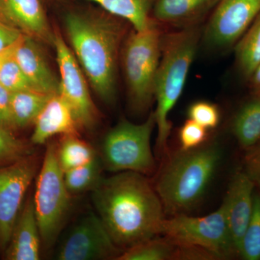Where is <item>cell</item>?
Segmentation results:
<instances>
[{"mask_svg":"<svg viewBox=\"0 0 260 260\" xmlns=\"http://www.w3.org/2000/svg\"><path fill=\"white\" fill-rule=\"evenodd\" d=\"M92 200L113 241L122 251L160 234L166 218L156 190L144 174L119 172L103 178Z\"/></svg>","mask_w":260,"mask_h":260,"instance_id":"1","label":"cell"},{"mask_svg":"<svg viewBox=\"0 0 260 260\" xmlns=\"http://www.w3.org/2000/svg\"><path fill=\"white\" fill-rule=\"evenodd\" d=\"M119 18L97 10H70L65 15L68 39L77 60L103 102L115 99L118 57L124 28Z\"/></svg>","mask_w":260,"mask_h":260,"instance_id":"2","label":"cell"},{"mask_svg":"<svg viewBox=\"0 0 260 260\" xmlns=\"http://www.w3.org/2000/svg\"><path fill=\"white\" fill-rule=\"evenodd\" d=\"M222 158L218 145L203 144L173 154L154 186L169 216L189 214L203 199Z\"/></svg>","mask_w":260,"mask_h":260,"instance_id":"3","label":"cell"},{"mask_svg":"<svg viewBox=\"0 0 260 260\" xmlns=\"http://www.w3.org/2000/svg\"><path fill=\"white\" fill-rule=\"evenodd\" d=\"M199 38L198 30L191 27L162 35L161 56L154 90L157 102L154 112L158 128L157 150L161 156L167 151L168 139L172 131L169 114L184 90Z\"/></svg>","mask_w":260,"mask_h":260,"instance_id":"4","label":"cell"},{"mask_svg":"<svg viewBox=\"0 0 260 260\" xmlns=\"http://www.w3.org/2000/svg\"><path fill=\"white\" fill-rule=\"evenodd\" d=\"M36 182L34 208L43 249L49 250L57 242L73 207V195L65 184L54 143L48 145Z\"/></svg>","mask_w":260,"mask_h":260,"instance_id":"5","label":"cell"},{"mask_svg":"<svg viewBox=\"0 0 260 260\" xmlns=\"http://www.w3.org/2000/svg\"><path fill=\"white\" fill-rule=\"evenodd\" d=\"M156 23L153 20L144 30L131 32L123 50V68L129 102L138 112L146 111L154 99L162 38Z\"/></svg>","mask_w":260,"mask_h":260,"instance_id":"6","label":"cell"},{"mask_svg":"<svg viewBox=\"0 0 260 260\" xmlns=\"http://www.w3.org/2000/svg\"><path fill=\"white\" fill-rule=\"evenodd\" d=\"M155 125L154 112L142 124L126 119L118 123L103 140L101 159L104 168L112 172L153 173L155 164L150 139Z\"/></svg>","mask_w":260,"mask_h":260,"instance_id":"7","label":"cell"},{"mask_svg":"<svg viewBox=\"0 0 260 260\" xmlns=\"http://www.w3.org/2000/svg\"><path fill=\"white\" fill-rule=\"evenodd\" d=\"M160 234L178 245L196 246L209 251L217 259L238 256L223 205L205 216L179 214L166 218Z\"/></svg>","mask_w":260,"mask_h":260,"instance_id":"8","label":"cell"},{"mask_svg":"<svg viewBox=\"0 0 260 260\" xmlns=\"http://www.w3.org/2000/svg\"><path fill=\"white\" fill-rule=\"evenodd\" d=\"M40 167L34 153L0 167V252L8 246L25 194Z\"/></svg>","mask_w":260,"mask_h":260,"instance_id":"9","label":"cell"},{"mask_svg":"<svg viewBox=\"0 0 260 260\" xmlns=\"http://www.w3.org/2000/svg\"><path fill=\"white\" fill-rule=\"evenodd\" d=\"M117 246L97 213L84 214L71 228L56 249L58 260L117 259Z\"/></svg>","mask_w":260,"mask_h":260,"instance_id":"10","label":"cell"},{"mask_svg":"<svg viewBox=\"0 0 260 260\" xmlns=\"http://www.w3.org/2000/svg\"><path fill=\"white\" fill-rule=\"evenodd\" d=\"M60 74L59 94L68 103L78 127L92 129L98 121V110L90 97L83 70L60 32L54 30V44Z\"/></svg>","mask_w":260,"mask_h":260,"instance_id":"11","label":"cell"},{"mask_svg":"<svg viewBox=\"0 0 260 260\" xmlns=\"http://www.w3.org/2000/svg\"><path fill=\"white\" fill-rule=\"evenodd\" d=\"M259 14L260 0H219L205 31L207 41L214 47H230Z\"/></svg>","mask_w":260,"mask_h":260,"instance_id":"12","label":"cell"},{"mask_svg":"<svg viewBox=\"0 0 260 260\" xmlns=\"http://www.w3.org/2000/svg\"><path fill=\"white\" fill-rule=\"evenodd\" d=\"M0 19L24 36L44 44H54V30L42 0H0Z\"/></svg>","mask_w":260,"mask_h":260,"instance_id":"13","label":"cell"},{"mask_svg":"<svg viewBox=\"0 0 260 260\" xmlns=\"http://www.w3.org/2000/svg\"><path fill=\"white\" fill-rule=\"evenodd\" d=\"M254 189L255 185L246 172L237 171L232 176L222 203L238 256L243 237L251 220Z\"/></svg>","mask_w":260,"mask_h":260,"instance_id":"14","label":"cell"},{"mask_svg":"<svg viewBox=\"0 0 260 260\" xmlns=\"http://www.w3.org/2000/svg\"><path fill=\"white\" fill-rule=\"evenodd\" d=\"M42 242L32 195L24 202L3 256L7 260H38Z\"/></svg>","mask_w":260,"mask_h":260,"instance_id":"15","label":"cell"},{"mask_svg":"<svg viewBox=\"0 0 260 260\" xmlns=\"http://www.w3.org/2000/svg\"><path fill=\"white\" fill-rule=\"evenodd\" d=\"M13 56L36 90L50 95L59 93L60 80L48 64L39 42L22 35L15 45Z\"/></svg>","mask_w":260,"mask_h":260,"instance_id":"16","label":"cell"},{"mask_svg":"<svg viewBox=\"0 0 260 260\" xmlns=\"http://www.w3.org/2000/svg\"><path fill=\"white\" fill-rule=\"evenodd\" d=\"M34 124V145L44 144L56 135H78L79 129L69 105L59 93L51 95Z\"/></svg>","mask_w":260,"mask_h":260,"instance_id":"17","label":"cell"},{"mask_svg":"<svg viewBox=\"0 0 260 260\" xmlns=\"http://www.w3.org/2000/svg\"><path fill=\"white\" fill-rule=\"evenodd\" d=\"M219 0H155L151 18L157 23L180 25L196 23L218 4Z\"/></svg>","mask_w":260,"mask_h":260,"instance_id":"18","label":"cell"},{"mask_svg":"<svg viewBox=\"0 0 260 260\" xmlns=\"http://www.w3.org/2000/svg\"><path fill=\"white\" fill-rule=\"evenodd\" d=\"M51 95H53L35 90L11 93L10 105L15 130L23 129L34 124Z\"/></svg>","mask_w":260,"mask_h":260,"instance_id":"19","label":"cell"},{"mask_svg":"<svg viewBox=\"0 0 260 260\" xmlns=\"http://www.w3.org/2000/svg\"><path fill=\"white\" fill-rule=\"evenodd\" d=\"M99 5L103 10L127 20L135 30L148 28L153 22L150 17L155 0H88Z\"/></svg>","mask_w":260,"mask_h":260,"instance_id":"20","label":"cell"},{"mask_svg":"<svg viewBox=\"0 0 260 260\" xmlns=\"http://www.w3.org/2000/svg\"><path fill=\"white\" fill-rule=\"evenodd\" d=\"M232 130L242 148H250L260 142V92L239 109L233 121Z\"/></svg>","mask_w":260,"mask_h":260,"instance_id":"21","label":"cell"},{"mask_svg":"<svg viewBox=\"0 0 260 260\" xmlns=\"http://www.w3.org/2000/svg\"><path fill=\"white\" fill-rule=\"evenodd\" d=\"M235 54L239 69L250 78L260 64V14L238 41Z\"/></svg>","mask_w":260,"mask_h":260,"instance_id":"22","label":"cell"},{"mask_svg":"<svg viewBox=\"0 0 260 260\" xmlns=\"http://www.w3.org/2000/svg\"><path fill=\"white\" fill-rule=\"evenodd\" d=\"M56 153L64 172L88 164L98 155L93 147L78 138V135H63L56 146Z\"/></svg>","mask_w":260,"mask_h":260,"instance_id":"23","label":"cell"},{"mask_svg":"<svg viewBox=\"0 0 260 260\" xmlns=\"http://www.w3.org/2000/svg\"><path fill=\"white\" fill-rule=\"evenodd\" d=\"M104 169L101 157L97 155L91 161L64 172L65 184L72 195L92 191L103 179Z\"/></svg>","mask_w":260,"mask_h":260,"instance_id":"24","label":"cell"},{"mask_svg":"<svg viewBox=\"0 0 260 260\" xmlns=\"http://www.w3.org/2000/svg\"><path fill=\"white\" fill-rule=\"evenodd\" d=\"M175 250L176 244L170 239L155 237L123 251L116 260L174 259Z\"/></svg>","mask_w":260,"mask_h":260,"instance_id":"25","label":"cell"},{"mask_svg":"<svg viewBox=\"0 0 260 260\" xmlns=\"http://www.w3.org/2000/svg\"><path fill=\"white\" fill-rule=\"evenodd\" d=\"M239 256L246 260H260V191H254L252 214L243 237Z\"/></svg>","mask_w":260,"mask_h":260,"instance_id":"26","label":"cell"},{"mask_svg":"<svg viewBox=\"0 0 260 260\" xmlns=\"http://www.w3.org/2000/svg\"><path fill=\"white\" fill-rule=\"evenodd\" d=\"M32 154L29 145L17 138L13 132L0 127V167Z\"/></svg>","mask_w":260,"mask_h":260,"instance_id":"27","label":"cell"},{"mask_svg":"<svg viewBox=\"0 0 260 260\" xmlns=\"http://www.w3.org/2000/svg\"><path fill=\"white\" fill-rule=\"evenodd\" d=\"M0 85L9 90L10 93L21 90H35L15 60L13 52L8 56L2 67Z\"/></svg>","mask_w":260,"mask_h":260,"instance_id":"28","label":"cell"},{"mask_svg":"<svg viewBox=\"0 0 260 260\" xmlns=\"http://www.w3.org/2000/svg\"><path fill=\"white\" fill-rule=\"evenodd\" d=\"M189 119L203 126L205 129H213L220 121V112L214 104L207 102H198L191 104L188 109Z\"/></svg>","mask_w":260,"mask_h":260,"instance_id":"29","label":"cell"},{"mask_svg":"<svg viewBox=\"0 0 260 260\" xmlns=\"http://www.w3.org/2000/svg\"><path fill=\"white\" fill-rule=\"evenodd\" d=\"M179 139L183 150L198 148L207 139V129L189 119L179 129Z\"/></svg>","mask_w":260,"mask_h":260,"instance_id":"30","label":"cell"},{"mask_svg":"<svg viewBox=\"0 0 260 260\" xmlns=\"http://www.w3.org/2000/svg\"><path fill=\"white\" fill-rule=\"evenodd\" d=\"M246 150L244 171L260 191V142Z\"/></svg>","mask_w":260,"mask_h":260,"instance_id":"31","label":"cell"},{"mask_svg":"<svg viewBox=\"0 0 260 260\" xmlns=\"http://www.w3.org/2000/svg\"><path fill=\"white\" fill-rule=\"evenodd\" d=\"M11 93L0 85V127L13 132L15 130L12 119Z\"/></svg>","mask_w":260,"mask_h":260,"instance_id":"32","label":"cell"},{"mask_svg":"<svg viewBox=\"0 0 260 260\" xmlns=\"http://www.w3.org/2000/svg\"><path fill=\"white\" fill-rule=\"evenodd\" d=\"M23 34L0 19V52L18 42Z\"/></svg>","mask_w":260,"mask_h":260,"instance_id":"33","label":"cell"},{"mask_svg":"<svg viewBox=\"0 0 260 260\" xmlns=\"http://www.w3.org/2000/svg\"><path fill=\"white\" fill-rule=\"evenodd\" d=\"M251 86L254 93H259L260 92V64L258 65L257 68L254 70L253 74L251 75L250 78Z\"/></svg>","mask_w":260,"mask_h":260,"instance_id":"34","label":"cell"},{"mask_svg":"<svg viewBox=\"0 0 260 260\" xmlns=\"http://www.w3.org/2000/svg\"><path fill=\"white\" fill-rule=\"evenodd\" d=\"M17 42L15 43L14 45L12 46V47L8 48V49H6L5 50L0 52V72H1L2 67H3V64H4L5 60L8 59V56L11 55V54H13Z\"/></svg>","mask_w":260,"mask_h":260,"instance_id":"35","label":"cell"},{"mask_svg":"<svg viewBox=\"0 0 260 260\" xmlns=\"http://www.w3.org/2000/svg\"><path fill=\"white\" fill-rule=\"evenodd\" d=\"M44 3H60V2H62L63 0H42Z\"/></svg>","mask_w":260,"mask_h":260,"instance_id":"36","label":"cell"}]
</instances>
